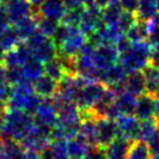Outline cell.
Wrapping results in <instances>:
<instances>
[{
	"mask_svg": "<svg viewBox=\"0 0 159 159\" xmlns=\"http://www.w3.org/2000/svg\"><path fill=\"white\" fill-rule=\"evenodd\" d=\"M159 135V125L157 119L141 121V139L149 144Z\"/></svg>",
	"mask_w": 159,
	"mask_h": 159,
	"instance_id": "cell-29",
	"label": "cell"
},
{
	"mask_svg": "<svg viewBox=\"0 0 159 159\" xmlns=\"http://www.w3.org/2000/svg\"><path fill=\"white\" fill-rule=\"evenodd\" d=\"M148 145H149V149H150L152 159H159V135L156 137L153 141H151Z\"/></svg>",
	"mask_w": 159,
	"mask_h": 159,
	"instance_id": "cell-41",
	"label": "cell"
},
{
	"mask_svg": "<svg viewBox=\"0 0 159 159\" xmlns=\"http://www.w3.org/2000/svg\"><path fill=\"white\" fill-rule=\"evenodd\" d=\"M128 77V72L125 71L121 63H116L101 75V83L107 87H116V86H124L125 79Z\"/></svg>",
	"mask_w": 159,
	"mask_h": 159,
	"instance_id": "cell-14",
	"label": "cell"
},
{
	"mask_svg": "<svg viewBox=\"0 0 159 159\" xmlns=\"http://www.w3.org/2000/svg\"><path fill=\"white\" fill-rule=\"evenodd\" d=\"M153 47L148 42L143 41L139 43H133L125 52L120 55V63L128 73L143 71L152 62Z\"/></svg>",
	"mask_w": 159,
	"mask_h": 159,
	"instance_id": "cell-2",
	"label": "cell"
},
{
	"mask_svg": "<svg viewBox=\"0 0 159 159\" xmlns=\"http://www.w3.org/2000/svg\"><path fill=\"white\" fill-rule=\"evenodd\" d=\"M53 159H71L66 141H51L49 144Z\"/></svg>",
	"mask_w": 159,
	"mask_h": 159,
	"instance_id": "cell-32",
	"label": "cell"
},
{
	"mask_svg": "<svg viewBox=\"0 0 159 159\" xmlns=\"http://www.w3.org/2000/svg\"><path fill=\"white\" fill-rule=\"evenodd\" d=\"M86 42L87 36L80 30L79 27H75L71 35L58 47V56L75 57Z\"/></svg>",
	"mask_w": 159,
	"mask_h": 159,
	"instance_id": "cell-8",
	"label": "cell"
},
{
	"mask_svg": "<svg viewBox=\"0 0 159 159\" xmlns=\"http://www.w3.org/2000/svg\"><path fill=\"white\" fill-rule=\"evenodd\" d=\"M137 98L135 94L129 92L127 89H124L123 92L119 93L115 99V106L117 107L121 115H128L135 113L136 108Z\"/></svg>",
	"mask_w": 159,
	"mask_h": 159,
	"instance_id": "cell-18",
	"label": "cell"
},
{
	"mask_svg": "<svg viewBox=\"0 0 159 159\" xmlns=\"http://www.w3.org/2000/svg\"><path fill=\"white\" fill-rule=\"evenodd\" d=\"M152 21H153V22H155L156 25H157V26L159 27V11H158V13H157L155 15V18L152 19Z\"/></svg>",
	"mask_w": 159,
	"mask_h": 159,
	"instance_id": "cell-46",
	"label": "cell"
},
{
	"mask_svg": "<svg viewBox=\"0 0 159 159\" xmlns=\"http://www.w3.org/2000/svg\"><path fill=\"white\" fill-rule=\"evenodd\" d=\"M109 1H111V0H95V5L99 6L100 8H103Z\"/></svg>",
	"mask_w": 159,
	"mask_h": 159,
	"instance_id": "cell-45",
	"label": "cell"
},
{
	"mask_svg": "<svg viewBox=\"0 0 159 159\" xmlns=\"http://www.w3.org/2000/svg\"><path fill=\"white\" fill-rule=\"evenodd\" d=\"M26 43L33 51L34 57L44 64L57 57L58 48L52 37L44 35L39 29L26 41Z\"/></svg>",
	"mask_w": 159,
	"mask_h": 159,
	"instance_id": "cell-3",
	"label": "cell"
},
{
	"mask_svg": "<svg viewBox=\"0 0 159 159\" xmlns=\"http://www.w3.org/2000/svg\"><path fill=\"white\" fill-rule=\"evenodd\" d=\"M93 57H94V63L98 70L103 72L117 63V61L120 59V53L115 45L101 44L95 48Z\"/></svg>",
	"mask_w": 159,
	"mask_h": 159,
	"instance_id": "cell-9",
	"label": "cell"
},
{
	"mask_svg": "<svg viewBox=\"0 0 159 159\" xmlns=\"http://www.w3.org/2000/svg\"><path fill=\"white\" fill-rule=\"evenodd\" d=\"M91 149L92 146L79 134L67 141V150L71 159H84V157L89 153Z\"/></svg>",
	"mask_w": 159,
	"mask_h": 159,
	"instance_id": "cell-19",
	"label": "cell"
},
{
	"mask_svg": "<svg viewBox=\"0 0 159 159\" xmlns=\"http://www.w3.org/2000/svg\"><path fill=\"white\" fill-rule=\"evenodd\" d=\"M128 159H152L149 145L142 139L133 142L129 150Z\"/></svg>",
	"mask_w": 159,
	"mask_h": 159,
	"instance_id": "cell-30",
	"label": "cell"
},
{
	"mask_svg": "<svg viewBox=\"0 0 159 159\" xmlns=\"http://www.w3.org/2000/svg\"><path fill=\"white\" fill-rule=\"evenodd\" d=\"M44 73L49 77H51L52 79L57 80H62L64 78V75H67L66 69L63 64L62 59L58 57H55L53 59L49 61L48 63L44 64Z\"/></svg>",
	"mask_w": 159,
	"mask_h": 159,
	"instance_id": "cell-27",
	"label": "cell"
},
{
	"mask_svg": "<svg viewBox=\"0 0 159 159\" xmlns=\"http://www.w3.org/2000/svg\"><path fill=\"white\" fill-rule=\"evenodd\" d=\"M34 121L45 124L50 128L56 127L58 123V111L51 98H43L39 109L34 115Z\"/></svg>",
	"mask_w": 159,
	"mask_h": 159,
	"instance_id": "cell-10",
	"label": "cell"
},
{
	"mask_svg": "<svg viewBox=\"0 0 159 159\" xmlns=\"http://www.w3.org/2000/svg\"><path fill=\"white\" fill-rule=\"evenodd\" d=\"M148 36H149L148 23L141 20H137L125 33V37L131 43H139L143 41H148Z\"/></svg>",
	"mask_w": 159,
	"mask_h": 159,
	"instance_id": "cell-24",
	"label": "cell"
},
{
	"mask_svg": "<svg viewBox=\"0 0 159 159\" xmlns=\"http://www.w3.org/2000/svg\"><path fill=\"white\" fill-rule=\"evenodd\" d=\"M44 1H45V0H29V2L31 4V6L34 7V9H35V11H37V8H39V7H40L41 5L43 4Z\"/></svg>",
	"mask_w": 159,
	"mask_h": 159,
	"instance_id": "cell-43",
	"label": "cell"
},
{
	"mask_svg": "<svg viewBox=\"0 0 159 159\" xmlns=\"http://www.w3.org/2000/svg\"><path fill=\"white\" fill-rule=\"evenodd\" d=\"M144 75L146 85V92L156 95L159 91V70L152 63L142 71Z\"/></svg>",
	"mask_w": 159,
	"mask_h": 159,
	"instance_id": "cell-25",
	"label": "cell"
},
{
	"mask_svg": "<svg viewBox=\"0 0 159 159\" xmlns=\"http://www.w3.org/2000/svg\"><path fill=\"white\" fill-rule=\"evenodd\" d=\"M158 92H159V91H158Z\"/></svg>",
	"mask_w": 159,
	"mask_h": 159,
	"instance_id": "cell-49",
	"label": "cell"
},
{
	"mask_svg": "<svg viewBox=\"0 0 159 159\" xmlns=\"http://www.w3.org/2000/svg\"><path fill=\"white\" fill-rule=\"evenodd\" d=\"M89 81L79 75H65L58 81V91L56 95L65 101L77 102L80 92Z\"/></svg>",
	"mask_w": 159,
	"mask_h": 159,
	"instance_id": "cell-4",
	"label": "cell"
},
{
	"mask_svg": "<svg viewBox=\"0 0 159 159\" xmlns=\"http://www.w3.org/2000/svg\"><path fill=\"white\" fill-rule=\"evenodd\" d=\"M85 8V7H84ZM84 8H75V9H66V12L63 16L62 21L65 25L73 27H79L80 20H81V15H83V11Z\"/></svg>",
	"mask_w": 159,
	"mask_h": 159,
	"instance_id": "cell-34",
	"label": "cell"
},
{
	"mask_svg": "<svg viewBox=\"0 0 159 159\" xmlns=\"http://www.w3.org/2000/svg\"><path fill=\"white\" fill-rule=\"evenodd\" d=\"M9 25H11V20H9V15L6 9V5L2 1H0V31L7 28Z\"/></svg>",
	"mask_w": 159,
	"mask_h": 159,
	"instance_id": "cell-37",
	"label": "cell"
},
{
	"mask_svg": "<svg viewBox=\"0 0 159 159\" xmlns=\"http://www.w3.org/2000/svg\"><path fill=\"white\" fill-rule=\"evenodd\" d=\"M5 5L12 25H15L36 13L29 0H7Z\"/></svg>",
	"mask_w": 159,
	"mask_h": 159,
	"instance_id": "cell-11",
	"label": "cell"
},
{
	"mask_svg": "<svg viewBox=\"0 0 159 159\" xmlns=\"http://www.w3.org/2000/svg\"><path fill=\"white\" fill-rule=\"evenodd\" d=\"M133 142L119 136L111 144L103 148L107 159H128L129 150Z\"/></svg>",
	"mask_w": 159,
	"mask_h": 159,
	"instance_id": "cell-15",
	"label": "cell"
},
{
	"mask_svg": "<svg viewBox=\"0 0 159 159\" xmlns=\"http://www.w3.org/2000/svg\"><path fill=\"white\" fill-rule=\"evenodd\" d=\"M98 122V134H99V144L100 148H105L108 144H111L115 138L119 137V130L117 124L115 120L101 117L97 119Z\"/></svg>",
	"mask_w": 159,
	"mask_h": 159,
	"instance_id": "cell-13",
	"label": "cell"
},
{
	"mask_svg": "<svg viewBox=\"0 0 159 159\" xmlns=\"http://www.w3.org/2000/svg\"><path fill=\"white\" fill-rule=\"evenodd\" d=\"M106 85L101 81H92L85 85L77 100V105L80 111H91L93 107L102 99L107 91Z\"/></svg>",
	"mask_w": 159,
	"mask_h": 159,
	"instance_id": "cell-5",
	"label": "cell"
},
{
	"mask_svg": "<svg viewBox=\"0 0 159 159\" xmlns=\"http://www.w3.org/2000/svg\"><path fill=\"white\" fill-rule=\"evenodd\" d=\"M159 11L158 0H139L137 9L135 12L137 20L141 21H150L155 18Z\"/></svg>",
	"mask_w": 159,
	"mask_h": 159,
	"instance_id": "cell-22",
	"label": "cell"
},
{
	"mask_svg": "<svg viewBox=\"0 0 159 159\" xmlns=\"http://www.w3.org/2000/svg\"><path fill=\"white\" fill-rule=\"evenodd\" d=\"M26 79L34 83L36 79H39L41 75H44V63L36 59L35 57L31 58L29 62H27L22 66Z\"/></svg>",
	"mask_w": 159,
	"mask_h": 159,
	"instance_id": "cell-28",
	"label": "cell"
},
{
	"mask_svg": "<svg viewBox=\"0 0 159 159\" xmlns=\"http://www.w3.org/2000/svg\"><path fill=\"white\" fill-rule=\"evenodd\" d=\"M136 21H137V18H136V15H135V13L123 11V13L121 14V16H120L119 21H117L116 25H117V27L125 34L127 30H128L129 28L133 26Z\"/></svg>",
	"mask_w": 159,
	"mask_h": 159,
	"instance_id": "cell-35",
	"label": "cell"
},
{
	"mask_svg": "<svg viewBox=\"0 0 159 159\" xmlns=\"http://www.w3.org/2000/svg\"><path fill=\"white\" fill-rule=\"evenodd\" d=\"M66 12V7L63 0H45L43 4L36 11V14L40 16L50 18L57 21H62L64 14Z\"/></svg>",
	"mask_w": 159,
	"mask_h": 159,
	"instance_id": "cell-16",
	"label": "cell"
},
{
	"mask_svg": "<svg viewBox=\"0 0 159 159\" xmlns=\"http://www.w3.org/2000/svg\"><path fill=\"white\" fill-rule=\"evenodd\" d=\"M13 92V86L8 83L0 85V108L6 109L8 107V102L12 97Z\"/></svg>",
	"mask_w": 159,
	"mask_h": 159,
	"instance_id": "cell-36",
	"label": "cell"
},
{
	"mask_svg": "<svg viewBox=\"0 0 159 159\" xmlns=\"http://www.w3.org/2000/svg\"><path fill=\"white\" fill-rule=\"evenodd\" d=\"M35 92L42 98H52L58 91V81L44 73L34 83Z\"/></svg>",
	"mask_w": 159,
	"mask_h": 159,
	"instance_id": "cell-17",
	"label": "cell"
},
{
	"mask_svg": "<svg viewBox=\"0 0 159 159\" xmlns=\"http://www.w3.org/2000/svg\"><path fill=\"white\" fill-rule=\"evenodd\" d=\"M138 2H139V0H120V4L123 7L124 11H127V12H133V13L136 12Z\"/></svg>",
	"mask_w": 159,
	"mask_h": 159,
	"instance_id": "cell-39",
	"label": "cell"
},
{
	"mask_svg": "<svg viewBox=\"0 0 159 159\" xmlns=\"http://www.w3.org/2000/svg\"><path fill=\"white\" fill-rule=\"evenodd\" d=\"M123 7L120 4V0H111L102 8V21L103 25H116L121 14L123 13Z\"/></svg>",
	"mask_w": 159,
	"mask_h": 159,
	"instance_id": "cell-23",
	"label": "cell"
},
{
	"mask_svg": "<svg viewBox=\"0 0 159 159\" xmlns=\"http://www.w3.org/2000/svg\"><path fill=\"white\" fill-rule=\"evenodd\" d=\"M103 25L102 21V8L97 5L85 7L83 11L81 20L79 23V29L86 36L93 34Z\"/></svg>",
	"mask_w": 159,
	"mask_h": 159,
	"instance_id": "cell-7",
	"label": "cell"
},
{
	"mask_svg": "<svg viewBox=\"0 0 159 159\" xmlns=\"http://www.w3.org/2000/svg\"><path fill=\"white\" fill-rule=\"evenodd\" d=\"M61 25V21L53 20L50 18H45V16H40L37 18V29L43 33L44 35L52 37L55 35V33L57 30V28Z\"/></svg>",
	"mask_w": 159,
	"mask_h": 159,
	"instance_id": "cell-31",
	"label": "cell"
},
{
	"mask_svg": "<svg viewBox=\"0 0 159 159\" xmlns=\"http://www.w3.org/2000/svg\"><path fill=\"white\" fill-rule=\"evenodd\" d=\"M21 42L22 41L20 40L14 27L8 26L4 30L0 31V44L5 49V51H9L12 49L16 48Z\"/></svg>",
	"mask_w": 159,
	"mask_h": 159,
	"instance_id": "cell-26",
	"label": "cell"
},
{
	"mask_svg": "<svg viewBox=\"0 0 159 159\" xmlns=\"http://www.w3.org/2000/svg\"><path fill=\"white\" fill-rule=\"evenodd\" d=\"M66 9H75V8H84L86 0H63Z\"/></svg>",
	"mask_w": 159,
	"mask_h": 159,
	"instance_id": "cell-40",
	"label": "cell"
},
{
	"mask_svg": "<svg viewBox=\"0 0 159 159\" xmlns=\"http://www.w3.org/2000/svg\"><path fill=\"white\" fill-rule=\"evenodd\" d=\"M84 159H107L102 148H92Z\"/></svg>",
	"mask_w": 159,
	"mask_h": 159,
	"instance_id": "cell-38",
	"label": "cell"
},
{
	"mask_svg": "<svg viewBox=\"0 0 159 159\" xmlns=\"http://www.w3.org/2000/svg\"><path fill=\"white\" fill-rule=\"evenodd\" d=\"M115 121L117 124L119 136L130 142L141 139V121L135 115H121Z\"/></svg>",
	"mask_w": 159,
	"mask_h": 159,
	"instance_id": "cell-6",
	"label": "cell"
},
{
	"mask_svg": "<svg viewBox=\"0 0 159 159\" xmlns=\"http://www.w3.org/2000/svg\"><path fill=\"white\" fill-rule=\"evenodd\" d=\"M124 87L127 91L135 94L136 97H139L142 94L146 93V85L143 72L136 71V72L128 73V77L124 83Z\"/></svg>",
	"mask_w": 159,
	"mask_h": 159,
	"instance_id": "cell-20",
	"label": "cell"
},
{
	"mask_svg": "<svg viewBox=\"0 0 159 159\" xmlns=\"http://www.w3.org/2000/svg\"><path fill=\"white\" fill-rule=\"evenodd\" d=\"M34 127V116L21 109L6 108L0 127V136L20 142Z\"/></svg>",
	"mask_w": 159,
	"mask_h": 159,
	"instance_id": "cell-1",
	"label": "cell"
},
{
	"mask_svg": "<svg viewBox=\"0 0 159 159\" xmlns=\"http://www.w3.org/2000/svg\"><path fill=\"white\" fill-rule=\"evenodd\" d=\"M37 18H39V14H34V15L28 16V18L19 21L18 23L13 25L20 40L22 42H26L37 30Z\"/></svg>",
	"mask_w": 159,
	"mask_h": 159,
	"instance_id": "cell-21",
	"label": "cell"
},
{
	"mask_svg": "<svg viewBox=\"0 0 159 159\" xmlns=\"http://www.w3.org/2000/svg\"><path fill=\"white\" fill-rule=\"evenodd\" d=\"M5 56H6V51H5V49L0 44V65H4Z\"/></svg>",
	"mask_w": 159,
	"mask_h": 159,
	"instance_id": "cell-44",
	"label": "cell"
},
{
	"mask_svg": "<svg viewBox=\"0 0 159 159\" xmlns=\"http://www.w3.org/2000/svg\"><path fill=\"white\" fill-rule=\"evenodd\" d=\"M156 97L150 93H144L137 98L136 108H135V116L139 121L156 119Z\"/></svg>",
	"mask_w": 159,
	"mask_h": 159,
	"instance_id": "cell-12",
	"label": "cell"
},
{
	"mask_svg": "<svg viewBox=\"0 0 159 159\" xmlns=\"http://www.w3.org/2000/svg\"><path fill=\"white\" fill-rule=\"evenodd\" d=\"M7 83V77H6V67L5 65H0V85Z\"/></svg>",
	"mask_w": 159,
	"mask_h": 159,
	"instance_id": "cell-42",
	"label": "cell"
},
{
	"mask_svg": "<svg viewBox=\"0 0 159 159\" xmlns=\"http://www.w3.org/2000/svg\"><path fill=\"white\" fill-rule=\"evenodd\" d=\"M0 1H2V2H4V1H7V0H0Z\"/></svg>",
	"mask_w": 159,
	"mask_h": 159,
	"instance_id": "cell-48",
	"label": "cell"
},
{
	"mask_svg": "<svg viewBox=\"0 0 159 159\" xmlns=\"http://www.w3.org/2000/svg\"><path fill=\"white\" fill-rule=\"evenodd\" d=\"M157 122H158V125H159V117H157Z\"/></svg>",
	"mask_w": 159,
	"mask_h": 159,
	"instance_id": "cell-47",
	"label": "cell"
},
{
	"mask_svg": "<svg viewBox=\"0 0 159 159\" xmlns=\"http://www.w3.org/2000/svg\"><path fill=\"white\" fill-rule=\"evenodd\" d=\"M6 77H7V83L11 84L12 86L21 84V83L27 80L22 66L6 67Z\"/></svg>",
	"mask_w": 159,
	"mask_h": 159,
	"instance_id": "cell-33",
	"label": "cell"
}]
</instances>
